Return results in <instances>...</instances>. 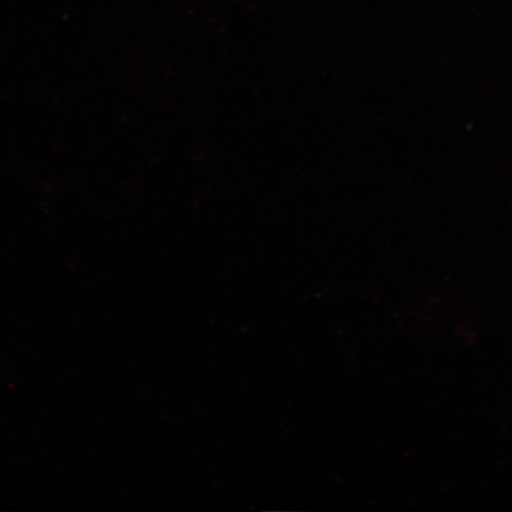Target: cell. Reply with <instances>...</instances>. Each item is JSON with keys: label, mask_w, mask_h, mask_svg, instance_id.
Wrapping results in <instances>:
<instances>
[]
</instances>
